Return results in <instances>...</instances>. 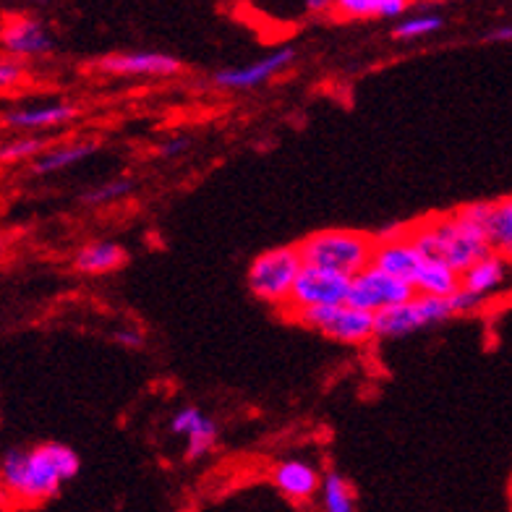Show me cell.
<instances>
[{
  "mask_svg": "<svg viewBox=\"0 0 512 512\" xmlns=\"http://www.w3.org/2000/svg\"><path fill=\"white\" fill-rule=\"evenodd\" d=\"M79 468L76 450L63 442L11 447L0 455V497L19 507L42 505L76 479Z\"/></svg>",
  "mask_w": 512,
  "mask_h": 512,
  "instance_id": "1",
  "label": "cell"
},
{
  "mask_svg": "<svg viewBox=\"0 0 512 512\" xmlns=\"http://www.w3.org/2000/svg\"><path fill=\"white\" fill-rule=\"evenodd\" d=\"M486 215L489 202H471L463 207L432 215L405 225V236L426 259H437L463 275L468 267L492 254L486 238Z\"/></svg>",
  "mask_w": 512,
  "mask_h": 512,
  "instance_id": "2",
  "label": "cell"
},
{
  "mask_svg": "<svg viewBox=\"0 0 512 512\" xmlns=\"http://www.w3.org/2000/svg\"><path fill=\"white\" fill-rule=\"evenodd\" d=\"M486 306L484 298L473 296L460 288L450 298L416 296L408 304H400L395 309H387L377 314V337L379 340H398V337L413 335L418 330H426L432 324L447 322L452 317H465L476 314Z\"/></svg>",
  "mask_w": 512,
  "mask_h": 512,
  "instance_id": "3",
  "label": "cell"
},
{
  "mask_svg": "<svg viewBox=\"0 0 512 512\" xmlns=\"http://www.w3.org/2000/svg\"><path fill=\"white\" fill-rule=\"evenodd\" d=\"M296 246L304 264H309V267L356 277L358 272L371 267L377 236H369V233H361V230L332 228L317 230V233L301 238V243H296Z\"/></svg>",
  "mask_w": 512,
  "mask_h": 512,
  "instance_id": "4",
  "label": "cell"
},
{
  "mask_svg": "<svg viewBox=\"0 0 512 512\" xmlns=\"http://www.w3.org/2000/svg\"><path fill=\"white\" fill-rule=\"evenodd\" d=\"M301 270H304V259L298 254V246H275L262 251L249 264L246 283L259 301L285 311Z\"/></svg>",
  "mask_w": 512,
  "mask_h": 512,
  "instance_id": "5",
  "label": "cell"
},
{
  "mask_svg": "<svg viewBox=\"0 0 512 512\" xmlns=\"http://www.w3.org/2000/svg\"><path fill=\"white\" fill-rule=\"evenodd\" d=\"M283 317L319 332L332 343L353 345V348L371 343L377 337V317L351 304L324 306V309H293L283 311Z\"/></svg>",
  "mask_w": 512,
  "mask_h": 512,
  "instance_id": "6",
  "label": "cell"
},
{
  "mask_svg": "<svg viewBox=\"0 0 512 512\" xmlns=\"http://www.w3.org/2000/svg\"><path fill=\"white\" fill-rule=\"evenodd\" d=\"M411 298H416V290H413L411 283L387 275V272L377 270V267H366L364 272L351 277L348 304L361 311H369L374 317L400 304H408Z\"/></svg>",
  "mask_w": 512,
  "mask_h": 512,
  "instance_id": "7",
  "label": "cell"
},
{
  "mask_svg": "<svg viewBox=\"0 0 512 512\" xmlns=\"http://www.w3.org/2000/svg\"><path fill=\"white\" fill-rule=\"evenodd\" d=\"M348 296H351V277L304 264V270H301L296 285H293V293H290L285 311L343 306L348 304Z\"/></svg>",
  "mask_w": 512,
  "mask_h": 512,
  "instance_id": "8",
  "label": "cell"
},
{
  "mask_svg": "<svg viewBox=\"0 0 512 512\" xmlns=\"http://www.w3.org/2000/svg\"><path fill=\"white\" fill-rule=\"evenodd\" d=\"M100 74L123 76V79H170L183 71L176 55L157 50H126V53L102 55L95 63Z\"/></svg>",
  "mask_w": 512,
  "mask_h": 512,
  "instance_id": "9",
  "label": "cell"
},
{
  "mask_svg": "<svg viewBox=\"0 0 512 512\" xmlns=\"http://www.w3.org/2000/svg\"><path fill=\"white\" fill-rule=\"evenodd\" d=\"M426 256L408 241L405 236V225H395V228L382 230L377 236V246H374V256H371V267L387 272V275L398 277L411 283L416 280L418 270L424 267Z\"/></svg>",
  "mask_w": 512,
  "mask_h": 512,
  "instance_id": "10",
  "label": "cell"
},
{
  "mask_svg": "<svg viewBox=\"0 0 512 512\" xmlns=\"http://www.w3.org/2000/svg\"><path fill=\"white\" fill-rule=\"evenodd\" d=\"M296 61V48H285L275 50V53L264 55L259 61L243 63V66H228L220 68L212 74V81H215V87L220 89H230V92H243V89H256L267 84L270 79L280 76L285 68L293 66Z\"/></svg>",
  "mask_w": 512,
  "mask_h": 512,
  "instance_id": "11",
  "label": "cell"
},
{
  "mask_svg": "<svg viewBox=\"0 0 512 512\" xmlns=\"http://www.w3.org/2000/svg\"><path fill=\"white\" fill-rule=\"evenodd\" d=\"M0 45L14 61L21 58H42L55 50V37L50 29L34 16H11L0 27Z\"/></svg>",
  "mask_w": 512,
  "mask_h": 512,
  "instance_id": "12",
  "label": "cell"
},
{
  "mask_svg": "<svg viewBox=\"0 0 512 512\" xmlns=\"http://www.w3.org/2000/svg\"><path fill=\"white\" fill-rule=\"evenodd\" d=\"M272 484L290 502H309L322 489L317 465L304 458H285L272 468Z\"/></svg>",
  "mask_w": 512,
  "mask_h": 512,
  "instance_id": "13",
  "label": "cell"
},
{
  "mask_svg": "<svg viewBox=\"0 0 512 512\" xmlns=\"http://www.w3.org/2000/svg\"><path fill=\"white\" fill-rule=\"evenodd\" d=\"M512 283V262L499 254H486L460 275V288L489 301Z\"/></svg>",
  "mask_w": 512,
  "mask_h": 512,
  "instance_id": "14",
  "label": "cell"
},
{
  "mask_svg": "<svg viewBox=\"0 0 512 512\" xmlns=\"http://www.w3.org/2000/svg\"><path fill=\"white\" fill-rule=\"evenodd\" d=\"M79 113L81 110L71 105V102H48V105L8 110L3 115V123L11 128H19V131H42V128H55L76 121Z\"/></svg>",
  "mask_w": 512,
  "mask_h": 512,
  "instance_id": "15",
  "label": "cell"
},
{
  "mask_svg": "<svg viewBox=\"0 0 512 512\" xmlns=\"http://www.w3.org/2000/svg\"><path fill=\"white\" fill-rule=\"evenodd\" d=\"M100 149V142L95 139H81V142L61 144V147H50L45 155H40L32 162L34 176H50V173H61V170L79 165L87 157H92Z\"/></svg>",
  "mask_w": 512,
  "mask_h": 512,
  "instance_id": "16",
  "label": "cell"
},
{
  "mask_svg": "<svg viewBox=\"0 0 512 512\" xmlns=\"http://www.w3.org/2000/svg\"><path fill=\"white\" fill-rule=\"evenodd\" d=\"M123 262H126V251L113 241H92L81 246L74 256V267L84 275H105L118 270Z\"/></svg>",
  "mask_w": 512,
  "mask_h": 512,
  "instance_id": "17",
  "label": "cell"
},
{
  "mask_svg": "<svg viewBox=\"0 0 512 512\" xmlns=\"http://www.w3.org/2000/svg\"><path fill=\"white\" fill-rule=\"evenodd\" d=\"M416 296H432V298H450L460 290V272L447 267L445 262L437 259H426L424 267L418 270L413 280Z\"/></svg>",
  "mask_w": 512,
  "mask_h": 512,
  "instance_id": "18",
  "label": "cell"
},
{
  "mask_svg": "<svg viewBox=\"0 0 512 512\" xmlns=\"http://www.w3.org/2000/svg\"><path fill=\"white\" fill-rule=\"evenodd\" d=\"M486 238L494 254L505 256L512 262V194L489 202L486 215Z\"/></svg>",
  "mask_w": 512,
  "mask_h": 512,
  "instance_id": "19",
  "label": "cell"
},
{
  "mask_svg": "<svg viewBox=\"0 0 512 512\" xmlns=\"http://www.w3.org/2000/svg\"><path fill=\"white\" fill-rule=\"evenodd\" d=\"M335 14L343 19H400L405 16V0H337Z\"/></svg>",
  "mask_w": 512,
  "mask_h": 512,
  "instance_id": "20",
  "label": "cell"
},
{
  "mask_svg": "<svg viewBox=\"0 0 512 512\" xmlns=\"http://www.w3.org/2000/svg\"><path fill=\"white\" fill-rule=\"evenodd\" d=\"M322 512H358L356 494L343 473L327 471L322 476Z\"/></svg>",
  "mask_w": 512,
  "mask_h": 512,
  "instance_id": "21",
  "label": "cell"
},
{
  "mask_svg": "<svg viewBox=\"0 0 512 512\" xmlns=\"http://www.w3.org/2000/svg\"><path fill=\"white\" fill-rule=\"evenodd\" d=\"M217 437H220V426H217L215 418L207 416V413H199V418H196L189 432H186V437H183L186 439V460L204 458L207 452H212Z\"/></svg>",
  "mask_w": 512,
  "mask_h": 512,
  "instance_id": "22",
  "label": "cell"
},
{
  "mask_svg": "<svg viewBox=\"0 0 512 512\" xmlns=\"http://www.w3.org/2000/svg\"><path fill=\"white\" fill-rule=\"evenodd\" d=\"M445 16L432 14V11H424V14L403 16V19L392 27V37L395 40H421V37H429V34H437L445 29Z\"/></svg>",
  "mask_w": 512,
  "mask_h": 512,
  "instance_id": "23",
  "label": "cell"
},
{
  "mask_svg": "<svg viewBox=\"0 0 512 512\" xmlns=\"http://www.w3.org/2000/svg\"><path fill=\"white\" fill-rule=\"evenodd\" d=\"M136 189V181L134 178H113V181H105L95 189H89L81 194V204H87V207H102V204H110V202H118L123 196L134 194Z\"/></svg>",
  "mask_w": 512,
  "mask_h": 512,
  "instance_id": "24",
  "label": "cell"
},
{
  "mask_svg": "<svg viewBox=\"0 0 512 512\" xmlns=\"http://www.w3.org/2000/svg\"><path fill=\"white\" fill-rule=\"evenodd\" d=\"M48 139L42 136H21L11 142L0 144V162H19V160H37L48 152Z\"/></svg>",
  "mask_w": 512,
  "mask_h": 512,
  "instance_id": "25",
  "label": "cell"
},
{
  "mask_svg": "<svg viewBox=\"0 0 512 512\" xmlns=\"http://www.w3.org/2000/svg\"><path fill=\"white\" fill-rule=\"evenodd\" d=\"M24 79V63L14 58H0V89H8Z\"/></svg>",
  "mask_w": 512,
  "mask_h": 512,
  "instance_id": "26",
  "label": "cell"
},
{
  "mask_svg": "<svg viewBox=\"0 0 512 512\" xmlns=\"http://www.w3.org/2000/svg\"><path fill=\"white\" fill-rule=\"evenodd\" d=\"M199 413L202 411H199L196 405H186V408L176 411V416L170 418V432L178 434V437H186V432H189L191 424L199 418Z\"/></svg>",
  "mask_w": 512,
  "mask_h": 512,
  "instance_id": "27",
  "label": "cell"
},
{
  "mask_svg": "<svg viewBox=\"0 0 512 512\" xmlns=\"http://www.w3.org/2000/svg\"><path fill=\"white\" fill-rule=\"evenodd\" d=\"M189 149H191L189 136H173V139H168V142L157 147V157H160V160H176V157L186 155Z\"/></svg>",
  "mask_w": 512,
  "mask_h": 512,
  "instance_id": "28",
  "label": "cell"
},
{
  "mask_svg": "<svg viewBox=\"0 0 512 512\" xmlns=\"http://www.w3.org/2000/svg\"><path fill=\"white\" fill-rule=\"evenodd\" d=\"M113 340L128 351H136V348H142L144 345V332L139 327H118L113 332Z\"/></svg>",
  "mask_w": 512,
  "mask_h": 512,
  "instance_id": "29",
  "label": "cell"
},
{
  "mask_svg": "<svg viewBox=\"0 0 512 512\" xmlns=\"http://www.w3.org/2000/svg\"><path fill=\"white\" fill-rule=\"evenodd\" d=\"M484 42H492V45H502V42H512V24H502V27H494L484 34Z\"/></svg>",
  "mask_w": 512,
  "mask_h": 512,
  "instance_id": "30",
  "label": "cell"
}]
</instances>
